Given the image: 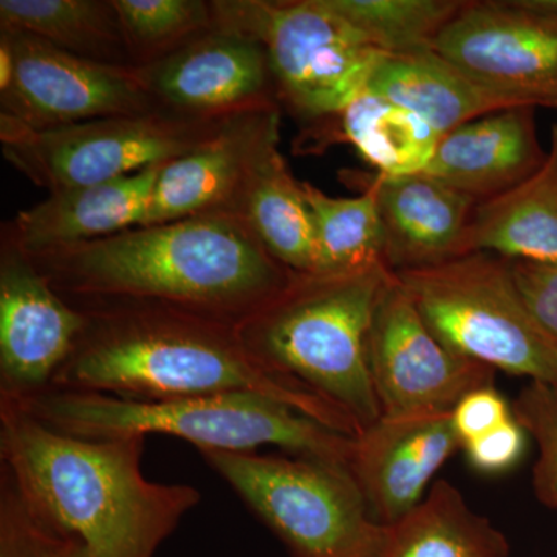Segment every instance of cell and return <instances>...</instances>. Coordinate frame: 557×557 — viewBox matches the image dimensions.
<instances>
[{
	"instance_id": "6da1fadb",
	"label": "cell",
	"mask_w": 557,
	"mask_h": 557,
	"mask_svg": "<svg viewBox=\"0 0 557 557\" xmlns=\"http://www.w3.org/2000/svg\"><path fill=\"white\" fill-rule=\"evenodd\" d=\"M30 260L73 306L153 304L236 327L296 274L237 212L135 226Z\"/></svg>"
},
{
	"instance_id": "7a4b0ae2",
	"label": "cell",
	"mask_w": 557,
	"mask_h": 557,
	"mask_svg": "<svg viewBox=\"0 0 557 557\" xmlns=\"http://www.w3.org/2000/svg\"><path fill=\"white\" fill-rule=\"evenodd\" d=\"M75 307L86 314V327L51 388L146 401L259 394L341 434L359 435L341 410L256 362L236 325L153 304Z\"/></svg>"
},
{
	"instance_id": "3957f363",
	"label": "cell",
	"mask_w": 557,
	"mask_h": 557,
	"mask_svg": "<svg viewBox=\"0 0 557 557\" xmlns=\"http://www.w3.org/2000/svg\"><path fill=\"white\" fill-rule=\"evenodd\" d=\"M145 437L62 434L0 399V469L33 511L81 539L91 557H156L199 505L196 486L145 478Z\"/></svg>"
},
{
	"instance_id": "277c9868",
	"label": "cell",
	"mask_w": 557,
	"mask_h": 557,
	"mask_svg": "<svg viewBox=\"0 0 557 557\" xmlns=\"http://www.w3.org/2000/svg\"><path fill=\"white\" fill-rule=\"evenodd\" d=\"M394 271L299 274L237 325L251 358L309 388L350 418L359 434L381 418L368 368V336Z\"/></svg>"
},
{
	"instance_id": "5b68a950",
	"label": "cell",
	"mask_w": 557,
	"mask_h": 557,
	"mask_svg": "<svg viewBox=\"0 0 557 557\" xmlns=\"http://www.w3.org/2000/svg\"><path fill=\"white\" fill-rule=\"evenodd\" d=\"M14 403L40 423L79 438H146L160 434L193 443L197 450L231 453H256L263 446H276L293 456L346 468L354 450L355 437L259 394L146 401L100 392L50 388Z\"/></svg>"
},
{
	"instance_id": "8992f818",
	"label": "cell",
	"mask_w": 557,
	"mask_h": 557,
	"mask_svg": "<svg viewBox=\"0 0 557 557\" xmlns=\"http://www.w3.org/2000/svg\"><path fill=\"white\" fill-rule=\"evenodd\" d=\"M395 276L458 357L557 388V346L528 310L509 259L471 252Z\"/></svg>"
},
{
	"instance_id": "52a82bcc",
	"label": "cell",
	"mask_w": 557,
	"mask_h": 557,
	"mask_svg": "<svg viewBox=\"0 0 557 557\" xmlns=\"http://www.w3.org/2000/svg\"><path fill=\"white\" fill-rule=\"evenodd\" d=\"M292 557H380L387 527L346 467L309 457L200 449Z\"/></svg>"
},
{
	"instance_id": "ba28073f",
	"label": "cell",
	"mask_w": 557,
	"mask_h": 557,
	"mask_svg": "<svg viewBox=\"0 0 557 557\" xmlns=\"http://www.w3.org/2000/svg\"><path fill=\"white\" fill-rule=\"evenodd\" d=\"M212 10L215 27L262 44L277 100L302 119H336L387 57L327 0H220Z\"/></svg>"
},
{
	"instance_id": "9c48e42d",
	"label": "cell",
	"mask_w": 557,
	"mask_h": 557,
	"mask_svg": "<svg viewBox=\"0 0 557 557\" xmlns=\"http://www.w3.org/2000/svg\"><path fill=\"white\" fill-rule=\"evenodd\" d=\"M226 119H190L159 109L33 131L0 115V141L11 166L51 194L178 159L208 141Z\"/></svg>"
},
{
	"instance_id": "30bf717a",
	"label": "cell",
	"mask_w": 557,
	"mask_h": 557,
	"mask_svg": "<svg viewBox=\"0 0 557 557\" xmlns=\"http://www.w3.org/2000/svg\"><path fill=\"white\" fill-rule=\"evenodd\" d=\"M0 36L14 60L13 81L0 91V115L21 126L57 129L160 109L138 69L84 60L28 33Z\"/></svg>"
},
{
	"instance_id": "8fae6325",
	"label": "cell",
	"mask_w": 557,
	"mask_h": 557,
	"mask_svg": "<svg viewBox=\"0 0 557 557\" xmlns=\"http://www.w3.org/2000/svg\"><path fill=\"white\" fill-rule=\"evenodd\" d=\"M368 368L381 417L453 412L496 373L443 346L395 273L370 324Z\"/></svg>"
},
{
	"instance_id": "7c38bea8",
	"label": "cell",
	"mask_w": 557,
	"mask_h": 557,
	"mask_svg": "<svg viewBox=\"0 0 557 557\" xmlns=\"http://www.w3.org/2000/svg\"><path fill=\"white\" fill-rule=\"evenodd\" d=\"M432 50L519 104L557 109V21L520 0L461 3Z\"/></svg>"
},
{
	"instance_id": "4fadbf2b",
	"label": "cell",
	"mask_w": 557,
	"mask_h": 557,
	"mask_svg": "<svg viewBox=\"0 0 557 557\" xmlns=\"http://www.w3.org/2000/svg\"><path fill=\"white\" fill-rule=\"evenodd\" d=\"M86 321L7 236L0 258V398L22 401L50 391Z\"/></svg>"
},
{
	"instance_id": "5bb4252c",
	"label": "cell",
	"mask_w": 557,
	"mask_h": 557,
	"mask_svg": "<svg viewBox=\"0 0 557 557\" xmlns=\"http://www.w3.org/2000/svg\"><path fill=\"white\" fill-rule=\"evenodd\" d=\"M139 75L160 109L190 119H223L278 106L269 57L259 40L214 27Z\"/></svg>"
},
{
	"instance_id": "9a60e30c",
	"label": "cell",
	"mask_w": 557,
	"mask_h": 557,
	"mask_svg": "<svg viewBox=\"0 0 557 557\" xmlns=\"http://www.w3.org/2000/svg\"><path fill=\"white\" fill-rule=\"evenodd\" d=\"M278 143V106L228 116L199 148L161 166L139 226L160 225L209 212L239 211L249 175Z\"/></svg>"
},
{
	"instance_id": "2e32d148",
	"label": "cell",
	"mask_w": 557,
	"mask_h": 557,
	"mask_svg": "<svg viewBox=\"0 0 557 557\" xmlns=\"http://www.w3.org/2000/svg\"><path fill=\"white\" fill-rule=\"evenodd\" d=\"M461 446L453 412L381 417L355 437L347 469L372 518L387 527L420 504L435 472Z\"/></svg>"
},
{
	"instance_id": "e0dca14e",
	"label": "cell",
	"mask_w": 557,
	"mask_h": 557,
	"mask_svg": "<svg viewBox=\"0 0 557 557\" xmlns=\"http://www.w3.org/2000/svg\"><path fill=\"white\" fill-rule=\"evenodd\" d=\"M357 183L375 197L386 239V263L394 273L465 256V237L478 207L467 194L426 172L399 177L362 174Z\"/></svg>"
},
{
	"instance_id": "ac0fdd59",
	"label": "cell",
	"mask_w": 557,
	"mask_h": 557,
	"mask_svg": "<svg viewBox=\"0 0 557 557\" xmlns=\"http://www.w3.org/2000/svg\"><path fill=\"white\" fill-rule=\"evenodd\" d=\"M545 159L534 108H512L442 135L424 172L480 203L525 182Z\"/></svg>"
},
{
	"instance_id": "d6986e66",
	"label": "cell",
	"mask_w": 557,
	"mask_h": 557,
	"mask_svg": "<svg viewBox=\"0 0 557 557\" xmlns=\"http://www.w3.org/2000/svg\"><path fill=\"white\" fill-rule=\"evenodd\" d=\"M161 166L51 193L21 211L7 236L33 258L135 228L145 218Z\"/></svg>"
},
{
	"instance_id": "ffe728a7",
	"label": "cell",
	"mask_w": 557,
	"mask_h": 557,
	"mask_svg": "<svg viewBox=\"0 0 557 557\" xmlns=\"http://www.w3.org/2000/svg\"><path fill=\"white\" fill-rule=\"evenodd\" d=\"M366 90L416 113L440 135L490 113L528 108L483 86L434 50L387 54Z\"/></svg>"
},
{
	"instance_id": "44dd1931",
	"label": "cell",
	"mask_w": 557,
	"mask_h": 557,
	"mask_svg": "<svg viewBox=\"0 0 557 557\" xmlns=\"http://www.w3.org/2000/svg\"><path fill=\"white\" fill-rule=\"evenodd\" d=\"M480 251L557 267V124L544 164L525 182L475 207L463 252Z\"/></svg>"
},
{
	"instance_id": "7402d4cb",
	"label": "cell",
	"mask_w": 557,
	"mask_h": 557,
	"mask_svg": "<svg viewBox=\"0 0 557 557\" xmlns=\"http://www.w3.org/2000/svg\"><path fill=\"white\" fill-rule=\"evenodd\" d=\"M237 212L282 265L299 274L318 273L313 219L278 146L249 175Z\"/></svg>"
},
{
	"instance_id": "603a6c76",
	"label": "cell",
	"mask_w": 557,
	"mask_h": 557,
	"mask_svg": "<svg viewBox=\"0 0 557 557\" xmlns=\"http://www.w3.org/2000/svg\"><path fill=\"white\" fill-rule=\"evenodd\" d=\"M507 537L440 480L405 518L387 525L380 557H508Z\"/></svg>"
},
{
	"instance_id": "cb8c5ba5",
	"label": "cell",
	"mask_w": 557,
	"mask_h": 557,
	"mask_svg": "<svg viewBox=\"0 0 557 557\" xmlns=\"http://www.w3.org/2000/svg\"><path fill=\"white\" fill-rule=\"evenodd\" d=\"M0 30L28 33L84 60L134 67L112 0H2Z\"/></svg>"
},
{
	"instance_id": "d4e9b609",
	"label": "cell",
	"mask_w": 557,
	"mask_h": 557,
	"mask_svg": "<svg viewBox=\"0 0 557 557\" xmlns=\"http://www.w3.org/2000/svg\"><path fill=\"white\" fill-rule=\"evenodd\" d=\"M336 119L341 138L379 174L392 177L426 171L442 137L416 113L368 90Z\"/></svg>"
},
{
	"instance_id": "484cf974",
	"label": "cell",
	"mask_w": 557,
	"mask_h": 557,
	"mask_svg": "<svg viewBox=\"0 0 557 557\" xmlns=\"http://www.w3.org/2000/svg\"><path fill=\"white\" fill-rule=\"evenodd\" d=\"M313 219L318 249L317 274H343L386 265V239L375 197H330L311 183L300 182Z\"/></svg>"
},
{
	"instance_id": "4316f807",
	"label": "cell",
	"mask_w": 557,
	"mask_h": 557,
	"mask_svg": "<svg viewBox=\"0 0 557 557\" xmlns=\"http://www.w3.org/2000/svg\"><path fill=\"white\" fill-rule=\"evenodd\" d=\"M376 49L408 54L434 49L440 33L456 16L457 0H327Z\"/></svg>"
},
{
	"instance_id": "83f0119b",
	"label": "cell",
	"mask_w": 557,
	"mask_h": 557,
	"mask_svg": "<svg viewBox=\"0 0 557 557\" xmlns=\"http://www.w3.org/2000/svg\"><path fill=\"white\" fill-rule=\"evenodd\" d=\"M132 65L146 67L215 27L212 2L203 0H112Z\"/></svg>"
},
{
	"instance_id": "f1b7e54d",
	"label": "cell",
	"mask_w": 557,
	"mask_h": 557,
	"mask_svg": "<svg viewBox=\"0 0 557 557\" xmlns=\"http://www.w3.org/2000/svg\"><path fill=\"white\" fill-rule=\"evenodd\" d=\"M0 557H91L81 539L54 527L28 507L0 469Z\"/></svg>"
},
{
	"instance_id": "f546056e",
	"label": "cell",
	"mask_w": 557,
	"mask_h": 557,
	"mask_svg": "<svg viewBox=\"0 0 557 557\" xmlns=\"http://www.w3.org/2000/svg\"><path fill=\"white\" fill-rule=\"evenodd\" d=\"M511 413L537 446L534 494L542 505L557 509V388L531 381L516 398Z\"/></svg>"
},
{
	"instance_id": "4dcf8cb0",
	"label": "cell",
	"mask_w": 557,
	"mask_h": 557,
	"mask_svg": "<svg viewBox=\"0 0 557 557\" xmlns=\"http://www.w3.org/2000/svg\"><path fill=\"white\" fill-rule=\"evenodd\" d=\"M528 310L557 346V267L509 260Z\"/></svg>"
},
{
	"instance_id": "1f68e13d",
	"label": "cell",
	"mask_w": 557,
	"mask_h": 557,
	"mask_svg": "<svg viewBox=\"0 0 557 557\" xmlns=\"http://www.w3.org/2000/svg\"><path fill=\"white\" fill-rule=\"evenodd\" d=\"M469 461L483 472H502L515 467L525 449V431L515 418L465 443Z\"/></svg>"
},
{
	"instance_id": "d6a6232c",
	"label": "cell",
	"mask_w": 557,
	"mask_h": 557,
	"mask_svg": "<svg viewBox=\"0 0 557 557\" xmlns=\"http://www.w3.org/2000/svg\"><path fill=\"white\" fill-rule=\"evenodd\" d=\"M511 417L507 403L493 386L472 392L453 410L454 426L463 445L500 426Z\"/></svg>"
},
{
	"instance_id": "836d02e7",
	"label": "cell",
	"mask_w": 557,
	"mask_h": 557,
	"mask_svg": "<svg viewBox=\"0 0 557 557\" xmlns=\"http://www.w3.org/2000/svg\"><path fill=\"white\" fill-rule=\"evenodd\" d=\"M14 75L13 51L5 38L0 36V91L9 89Z\"/></svg>"
},
{
	"instance_id": "e575fe53",
	"label": "cell",
	"mask_w": 557,
	"mask_h": 557,
	"mask_svg": "<svg viewBox=\"0 0 557 557\" xmlns=\"http://www.w3.org/2000/svg\"><path fill=\"white\" fill-rule=\"evenodd\" d=\"M525 9L557 21V0H520Z\"/></svg>"
}]
</instances>
